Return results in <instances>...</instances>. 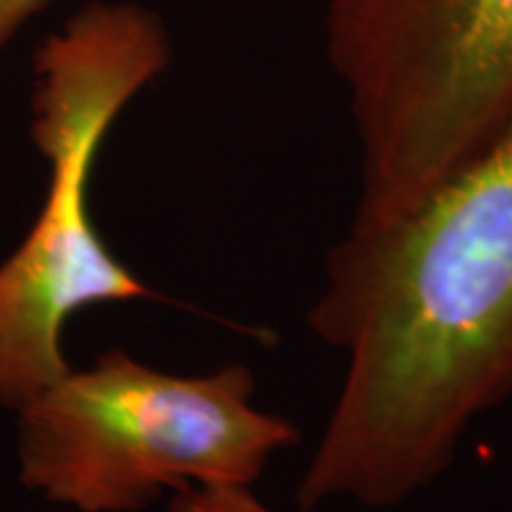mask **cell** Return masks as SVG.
Returning a JSON list of instances; mask_svg holds the SVG:
<instances>
[{"mask_svg": "<svg viewBox=\"0 0 512 512\" xmlns=\"http://www.w3.org/2000/svg\"><path fill=\"white\" fill-rule=\"evenodd\" d=\"M55 0H0V53L36 12Z\"/></svg>", "mask_w": 512, "mask_h": 512, "instance_id": "6", "label": "cell"}, {"mask_svg": "<svg viewBox=\"0 0 512 512\" xmlns=\"http://www.w3.org/2000/svg\"><path fill=\"white\" fill-rule=\"evenodd\" d=\"M169 62L164 22L138 3L86 5L36 50L31 140L50 174L34 226L0 264L3 408L72 368L62 332L74 313L155 297L102 240L88 192L114 121Z\"/></svg>", "mask_w": 512, "mask_h": 512, "instance_id": "2", "label": "cell"}, {"mask_svg": "<svg viewBox=\"0 0 512 512\" xmlns=\"http://www.w3.org/2000/svg\"><path fill=\"white\" fill-rule=\"evenodd\" d=\"M358 145L351 230L399 221L512 117V0H323Z\"/></svg>", "mask_w": 512, "mask_h": 512, "instance_id": "4", "label": "cell"}, {"mask_svg": "<svg viewBox=\"0 0 512 512\" xmlns=\"http://www.w3.org/2000/svg\"><path fill=\"white\" fill-rule=\"evenodd\" d=\"M17 413L19 482L74 512H140L192 486H254L302 432L256 406L245 363L157 370L124 349L69 368Z\"/></svg>", "mask_w": 512, "mask_h": 512, "instance_id": "3", "label": "cell"}, {"mask_svg": "<svg viewBox=\"0 0 512 512\" xmlns=\"http://www.w3.org/2000/svg\"><path fill=\"white\" fill-rule=\"evenodd\" d=\"M166 512H275L254 486H192L171 494Z\"/></svg>", "mask_w": 512, "mask_h": 512, "instance_id": "5", "label": "cell"}, {"mask_svg": "<svg viewBox=\"0 0 512 512\" xmlns=\"http://www.w3.org/2000/svg\"><path fill=\"white\" fill-rule=\"evenodd\" d=\"M309 328L344 358L299 512L384 510L430 489L512 401V117L389 226L330 247Z\"/></svg>", "mask_w": 512, "mask_h": 512, "instance_id": "1", "label": "cell"}]
</instances>
